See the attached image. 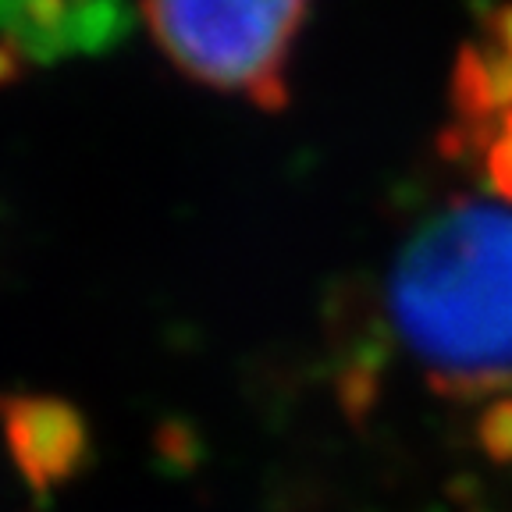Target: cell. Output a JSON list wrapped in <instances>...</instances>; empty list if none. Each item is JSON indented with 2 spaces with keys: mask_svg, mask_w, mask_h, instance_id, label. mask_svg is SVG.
<instances>
[{
  "mask_svg": "<svg viewBox=\"0 0 512 512\" xmlns=\"http://www.w3.org/2000/svg\"><path fill=\"white\" fill-rule=\"evenodd\" d=\"M306 11L310 0H143L153 40L189 79L271 114L288 107V54Z\"/></svg>",
  "mask_w": 512,
  "mask_h": 512,
  "instance_id": "2",
  "label": "cell"
},
{
  "mask_svg": "<svg viewBox=\"0 0 512 512\" xmlns=\"http://www.w3.org/2000/svg\"><path fill=\"white\" fill-rule=\"evenodd\" d=\"M128 29V0H0V43L25 64L107 54Z\"/></svg>",
  "mask_w": 512,
  "mask_h": 512,
  "instance_id": "3",
  "label": "cell"
},
{
  "mask_svg": "<svg viewBox=\"0 0 512 512\" xmlns=\"http://www.w3.org/2000/svg\"><path fill=\"white\" fill-rule=\"evenodd\" d=\"M484 40L512 61V0H502L484 15Z\"/></svg>",
  "mask_w": 512,
  "mask_h": 512,
  "instance_id": "7",
  "label": "cell"
},
{
  "mask_svg": "<svg viewBox=\"0 0 512 512\" xmlns=\"http://www.w3.org/2000/svg\"><path fill=\"white\" fill-rule=\"evenodd\" d=\"M0 424L18 473L36 495L57 491L86 466L89 427L72 402L54 395H4Z\"/></svg>",
  "mask_w": 512,
  "mask_h": 512,
  "instance_id": "4",
  "label": "cell"
},
{
  "mask_svg": "<svg viewBox=\"0 0 512 512\" xmlns=\"http://www.w3.org/2000/svg\"><path fill=\"white\" fill-rule=\"evenodd\" d=\"M392 324L427 384L484 399L512 384V214L459 200L406 242L388 285Z\"/></svg>",
  "mask_w": 512,
  "mask_h": 512,
  "instance_id": "1",
  "label": "cell"
},
{
  "mask_svg": "<svg viewBox=\"0 0 512 512\" xmlns=\"http://www.w3.org/2000/svg\"><path fill=\"white\" fill-rule=\"evenodd\" d=\"M480 445L498 463L512 459V395L495 399L484 409V416H480Z\"/></svg>",
  "mask_w": 512,
  "mask_h": 512,
  "instance_id": "6",
  "label": "cell"
},
{
  "mask_svg": "<svg viewBox=\"0 0 512 512\" xmlns=\"http://www.w3.org/2000/svg\"><path fill=\"white\" fill-rule=\"evenodd\" d=\"M484 171L495 196L512 203V111L502 114V121L495 125V136L484 150Z\"/></svg>",
  "mask_w": 512,
  "mask_h": 512,
  "instance_id": "5",
  "label": "cell"
}]
</instances>
